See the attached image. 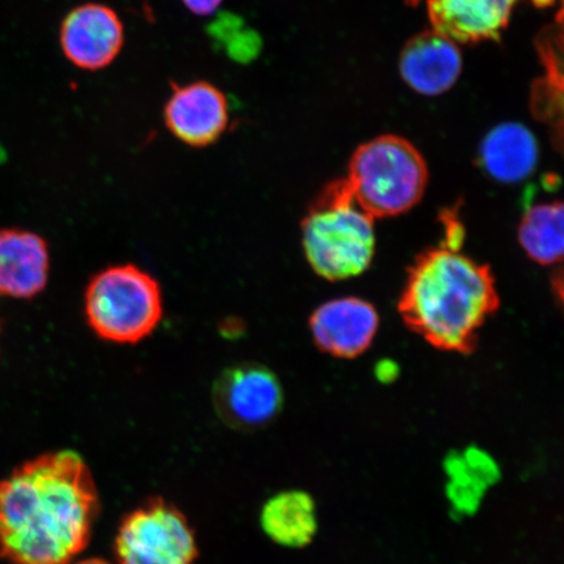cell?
Masks as SVG:
<instances>
[{
  "mask_svg": "<svg viewBox=\"0 0 564 564\" xmlns=\"http://www.w3.org/2000/svg\"><path fill=\"white\" fill-rule=\"evenodd\" d=\"M123 44L122 20L108 6L83 4L63 20L61 45L66 58L76 67L105 68L121 53Z\"/></svg>",
  "mask_w": 564,
  "mask_h": 564,
  "instance_id": "obj_8",
  "label": "cell"
},
{
  "mask_svg": "<svg viewBox=\"0 0 564 564\" xmlns=\"http://www.w3.org/2000/svg\"><path fill=\"white\" fill-rule=\"evenodd\" d=\"M119 564H196L192 527L183 513L161 499L127 514L116 541Z\"/></svg>",
  "mask_w": 564,
  "mask_h": 564,
  "instance_id": "obj_6",
  "label": "cell"
},
{
  "mask_svg": "<svg viewBox=\"0 0 564 564\" xmlns=\"http://www.w3.org/2000/svg\"><path fill=\"white\" fill-rule=\"evenodd\" d=\"M209 34L218 44L221 45L225 53L231 59L238 62H250L257 58L260 48H262V39L245 25V21L229 13L218 15L209 25Z\"/></svg>",
  "mask_w": 564,
  "mask_h": 564,
  "instance_id": "obj_18",
  "label": "cell"
},
{
  "mask_svg": "<svg viewBox=\"0 0 564 564\" xmlns=\"http://www.w3.org/2000/svg\"><path fill=\"white\" fill-rule=\"evenodd\" d=\"M499 303L490 267L442 245L420 253L409 268L399 313L434 348L469 355Z\"/></svg>",
  "mask_w": 564,
  "mask_h": 564,
  "instance_id": "obj_2",
  "label": "cell"
},
{
  "mask_svg": "<svg viewBox=\"0 0 564 564\" xmlns=\"http://www.w3.org/2000/svg\"><path fill=\"white\" fill-rule=\"evenodd\" d=\"M188 11L199 17H209L220 9L224 0H182Z\"/></svg>",
  "mask_w": 564,
  "mask_h": 564,
  "instance_id": "obj_20",
  "label": "cell"
},
{
  "mask_svg": "<svg viewBox=\"0 0 564 564\" xmlns=\"http://www.w3.org/2000/svg\"><path fill=\"white\" fill-rule=\"evenodd\" d=\"M76 564H111V563L106 562L104 560L91 558V560L82 561V562L76 563Z\"/></svg>",
  "mask_w": 564,
  "mask_h": 564,
  "instance_id": "obj_21",
  "label": "cell"
},
{
  "mask_svg": "<svg viewBox=\"0 0 564 564\" xmlns=\"http://www.w3.org/2000/svg\"><path fill=\"white\" fill-rule=\"evenodd\" d=\"M373 220L345 178L324 187L302 221L303 251L317 276L337 282L368 271L376 253Z\"/></svg>",
  "mask_w": 564,
  "mask_h": 564,
  "instance_id": "obj_3",
  "label": "cell"
},
{
  "mask_svg": "<svg viewBox=\"0 0 564 564\" xmlns=\"http://www.w3.org/2000/svg\"><path fill=\"white\" fill-rule=\"evenodd\" d=\"M444 467L449 477L447 492L454 511L460 517L475 513L481 505L488 485L470 470L462 455L451 454Z\"/></svg>",
  "mask_w": 564,
  "mask_h": 564,
  "instance_id": "obj_17",
  "label": "cell"
},
{
  "mask_svg": "<svg viewBox=\"0 0 564 564\" xmlns=\"http://www.w3.org/2000/svg\"><path fill=\"white\" fill-rule=\"evenodd\" d=\"M165 122L173 135L189 147L214 144L229 124V102L209 83L196 82L175 89L165 106Z\"/></svg>",
  "mask_w": 564,
  "mask_h": 564,
  "instance_id": "obj_10",
  "label": "cell"
},
{
  "mask_svg": "<svg viewBox=\"0 0 564 564\" xmlns=\"http://www.w3.org/2000/svg\"><path fill=\"white\" fill-rule=\"evenodd\" d=\"M520 0H429L433 30L456 42L499 40ZM546 6L552 0H534Z\"/></svg>",
  "mask_w": 564,
  "mask_h": 564,
  "instance_id": "obj_11",
  "label": "cell"
},
{
  "mask_svg": "<svg viewBox=\"0 0 564 564\" xmlns=\"http://www.w3.org/2000/svg\"><path fill=\"white\" fill-rule=\"evenodd\" d=\"M84 313L89 328L101 340L133 345L159 327L164 297L151 273L135 264L111 265L88 282Z\"/></svg>",
  "mask_w": 564,
  "mask_h": 564,
  "instance_id": "obj_5",
  "label": "cell"
},
{
  "mask_svg": "<svg viewBox=\"0 0 564 564\" xmlns=\"http://www.w3.org/2000/svg\"><path fill=\"white\" fill-rule=\"evenodd\" d=\"M345 181L359 207L372 218L394 217L417 206L429 172L411 141L383 135L357 148Z\"/></svg>",
  "mask_w": 564,
  "mask_h": 564,
  "instance_id": "obj_4",
  "label": "cell"
},
{
  "mask_svg": "<svg viewBox=\"0 0 564 564\" xmlns=\"http://www.w3.org/2000/svg\"><path fill=\"white\" fill-rule=\"evenodd\" d=\"M401 77L423 96H440L455 86L463 69L456 42L434 30L414 35L401 52Z\"/></svg>",
  "mask_w": 564,
  "mask_h": 564,
  "instance_id": "obj_12",
  "label": "cell"
},
{
  "mask_svg": "<svg viewBox=\"0 0 564 564\" xmlns=\"http://www.w3.org/2000/svg\"><path fill=\"white\" fill-rule=\"evenodd\" d=\"M317 348L327 355L351 359L370 348L379 328V314L370 302L356 297L323 303L310 317Z\"/></svg>",
  "mask_w": 564,
  "mask_h": 564,
  "instance_id": "obj_9",
  "label": "cell"
},
{
  "mask_svg": "<svg viewBox=\"0 0 564 564\" xmlns=\"http://www.w3.org/2000/svg\"><path fill=\"white\" fill-rule=\"evenodd\" d=\"M97 512L79 454L35 458L0 484V552L13 564H69L87 547Z\"/></svg>",
  "mask_w": 564,
  "mask_h": 564,
  "instance_id": "obj_1",
  "label": "cell"
},
{
  "mask_svg": "<svg viewBox=\"0 0 564 564\" xmlns=\"http://www.w3.org/2000/svg\"><path fill=\"white\" fill-rule=\"evenodd\" d=\"M563 203L533 204L524 212L519 227V242L533 262L554 265L563 259Z\"/></svg>",
  "mask_w": 564,
  "mask_h": 564,
  "instance_id": "obj_16",
  "label": "cell"
},
{
  "mask_svg": "<svg viewBox=\"0 0 564 564\" xmlns=\"http://www.w3.org/2000/svg\"><path fill=\"white\" fill-rule=\"evenodd\" d=\"M262 528L268 538L279 545L306 546L316 533L313 498L303 491L278 494L263 507Z\"/></svg>",
  "mask_w": 564,
  "mask_h": 564,
  "instance_id": "obj_15",
  "label": "cell"
},
{
  "mask_svg": "<svg viewBox=\"0 0 564 564\" xmlns=\"http://www.w3.org/2000/svg\"><path fill=\"white\" fill-rule=\"evenodd\" d=\"M538 162V140L524 124L509 122L494 127L479 147V164L500 183L528 178Z\"/></svg>",
  "mask_w": 564,
  "mask_h": 564,
  "instance_id": "obj_14",
  "label": "cell"
},
{
  "mask_svg": "<svg viewBox=\"0 0 564 564\" xmlns=\"http://www.w3.org/2000/svg\"><path fill=\"white\" fill-rule=\"evenodd\" d=\"M463 457L471 471L486 485L496 484L500 478L498 465L482 449L468 448Z\"/></svg>",
  "mask_w": 564,
  "mask_h": 564,
  "instance_id": "obj_19",
  "label": "cell"
},
{
  "mask_svg": "<svg viewBox=\"0 0 564 564\" xmlns=\"http://www.w3.org/2000/svg\"><path fill=\"white\" fill-rule=\"evenodd\" d=\"M212 398L218 417L237 430L263 427L276 417L284 400L276 373L253 362L225 369L216 379Z\"/></svg>",
  "mask_w": 564,
  "mask_h": 564,
  "instance_id": "obj_7",
  "label": "cell"
},
{
  "mask_svg": "<svg viewBox=\"0 0 564 564\" xmlns=\"http://www.w3.org/2000/svg\"><path fill=\"white\" fill-rule=\"evenodd\" d=\"M51 253L44 238L20 229L0 230V295L31 300L44 292Z\"/></svg>",
  "mask_w": 564,
  "mask_h": 564,
  "instance_id": "obj_13",
  "label": "cell"
},
{
  "mask_svg": "<svg viewBox=\"0 0 564 564\" xmlns=\"http://www.w3.org/2000/svg\"><path fill=\"white\" fill-rule=\"evenodd\" d=\"M408 2L411 3V4H414V3L420 2V0H408Z\"/></svg>",
  "mask_w": 564,
  "mask_h": 564,
  "instance_id": "obj_22",
  "label": "cell"
}]
</instances>
